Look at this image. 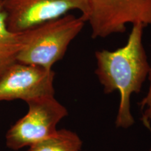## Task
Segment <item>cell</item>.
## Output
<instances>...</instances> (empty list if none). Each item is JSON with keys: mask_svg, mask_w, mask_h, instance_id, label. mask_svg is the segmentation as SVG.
<instances>
[{"mask_svg": "<svg viewBox=\"0 0 151 151\" xmlns=\"http://www.w3.org/2000/svg\"><path fill=\"white\" fill-rule=\"evenodd\" d=\"M126 44L116 50H97V74L105 93L120 92V99L116 124L127 129L134 123L131 112L130 99L133 93H139L148 78L150 62L143 43L144 25L132 24Z\"/></svg>", "mask_w": 151, "mask_h": 151, "instance_id": "obj_1", "label": "cell"}, {"mask_svg": "<svg viewBox=\"0 0 151 151\" xmlns=\"http://www.w3.org/2000/svg\"><path fill=\"white\" fill-rule=\"evenodd\" d=\"M87 21L83 17L67 14L20 32L22 46L16 62L50 70L64 58L71 41Z\"/></svg>", "mask_w": 151, "mask_h": 151, "instance_id": "obj_2", "label": "cell"}, {"mask_svg": "<svg viewBox=\"0 0 151 151\" xmlns=\"http://www.w3.org/2000/svg\"><path fill=\"white\" fill-rule=\"evenodd\" d=\"M27 114L11 127L6 134V144L17 150L46 139L57 131V125L68 115L67 109L54 96L27 102Z\"/></svg>", "mask_w": 151, "mask_h": 151, "instance_id": "obj_3", "label": "cell"}, {"mask_svg": "<svg viewBox=\"0 0 151 151\" xmlns=\"http://www.w3.org/2000/svg\"><path fill=\"white\" fill-rule=\"evenodd\" d=\"M92 37L124 33L129 24L151 25V0H88Z\"/></svg>", "mask_w": 151, "mask_h": 151, "instance_id": "obj_4", "label": "cell"}, {"mask_svg": "<svg viewBox=\"0 0 151 151\" xmlns=\"http://www.w3.org/2000/svg\"><path fill=\"white\" fill-rule=\"evenodd\" d=\"M6 23L11 32L19 33L78 10L88 21V0H1Z\"/></svg>", "mask_w": 151, "mask_h": 151, "instance_id": "obj_5", "label": "cell"}, {"mask_svg": "<svg viewBox=\"0 0 151 151\" xmlns=\"http://www.w3.org/2000/svg\"><path fill=\"white\" fill-rule=\"evenodd\" d=\"M52 69L16 62L0 77V101H25L54 96Z\"/></svg>", "mask_w": 151, "mask_h": 151, "instance_id": "obj_6", "label": "cell"}, {"mask_svg": "<svg viewBox=\"0 0 151 151\" xmlns=\"http://www.w3.org/2000/svg\"><path fill=\"white\" fill-rule=\"evenodd\" d=\"M22 46L21 34L12 32L8 29L6 15L0 5V77L16 62Z\"/></svg>", "mask_w": 151, "mask_h": 151, "instance_id": "obj_7", "label": "cell"}, {"mask_svg": "<svg viewBox=\"0 0 151 151\" xmlns=\"http://www.w3.org/2000/svg\"><path fill=\"white\" fill-rule=\"evenodd\" d=\"M81 147L82 141L75 132L62 129L32 145L27 151H81Z\"/></svg>", "mask_w": 151, "mask_h": 151, "instance_id": "obj_8", "label": "cell"}, {"mask_svg": "<svg viewBox=\"0 0 151 151\" xmlns=\"http://www.w3.org/2000/svg\"><path fill=\"white\" fill-rule=\"evenodd\" d=\"M149 81V87L148 92L144 97L143 98L139 106L141 107V110L142 111V120L143 124L148 128V129H151V61L150 62V69L148 75Z\"/></svg>", "mask_w": 151, "mask_h": 151, "instance_id": "obj_9", "label": "cell"}, {"mask_svg": "<svg viewBox=\"0 0 151 151\" xmlns=\"http://www.w3.org/2000/svg\"><path fill=\"white\" fill-rule=\"evenodd\" d=\"M1 0H0V5H1Z\"/></svg>", "mask_w": 151, "mask_h": 151, "instance_id": "obj_10", "label": "cell"}, {"mask_svg": "<svg viewBox=\"0 0 151 151\" xmlns=\"http://www.w3.org/2000/svg\"><path fill=\"white\" fill-rule=\"evenodd\" d=\"M150 131H151V129H150ZM149 151H151V147H150V150H149Z\"/></svg>", "mask_w": 151, "mask_h": 151, "instance_id": "obj_11", "label": "cell"}]
</instances>
